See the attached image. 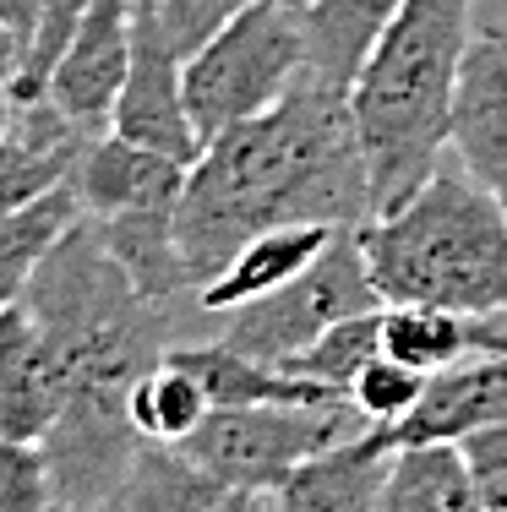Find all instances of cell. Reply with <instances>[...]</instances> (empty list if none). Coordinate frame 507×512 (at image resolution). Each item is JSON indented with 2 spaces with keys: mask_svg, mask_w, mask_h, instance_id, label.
Here are the masks:
<instances>
[{
  "mask_svg": "<svg viewBox=\"0 0 507 512\" xmlns=\"http://www.w3.org/2000/svg\"><path fill=\"white\" fill-rule=\"evenodd\" d=\"M22 306L39 316L66 365V409L44 436L55 502L110 512L142 453L131 393L175 344V306H159L131 284V273L104 251L88 218H77L55 240Z\"/></svg>",
  "mask_w": 507,
  "mask_h": 512,
  "instance_id": "cell-1",
  "label": "cell"
},
{
  "mask_svg": "<svg viewBox=\"0 0 507 512\" xmlns=\"http://www.w3.org/2000/svg\"><path fill=\"white\" fill-rule=\"evenodd\" d=\"M366 218H377V191L349 93L306 71L268 115L240 120L202 148L180 191L175 235L202 295L268 229H360Z\"/></svg>",
  "mask_w": 507,
  "mask_h": 512,
  "instance_id": "cell-2",
  "label": "cell"
},
{
  "mask_svg": "<svg viewBox=\"0 0 507 512\" xmlns=\"http://www.w3.org/2000/svg\"><path fill=\"white\" fill-rule=\"evenodd\" d=\"M475 39V0H398L388 33L366 55L349 109L366 142L377 213L409 202L448 164L453 93Z\"/></svg>",
  "mask_w": 507,
  "mask_h": 512,
  "instance_id": "cell-3",
  "label": "cell"
},
{
  "mask_svg": "<svg viewBox=\"0 0 507 512\" xmlns=\"http://www.w3.org/2000/svg\"><path fill=\"white\" fill-rule=\"evenodd\" d=\"M382 306L507 316V207L442 164L409 202L355 229Z\"/></svg>",
  "mask_w": 507,
  "mask_h": 512,
  "instance_id": "cell-4",
  "label": "cell"
},
{
  "mask_svg": "<svg viewBox=\"0 0 507 512\" xmlns=\"http://www.w3.org/2000/svg\"><path fill=\"white\" fill-rule=\"evenodd\" d=\"M306 77V17L295 0H246L186 60V104L202 142L268 115Z\"/></svg>",
  "mask_w": 507,
  "mask_h": 512,
  "instance_id": "cell-5",
  "label": "cell"
},
{
  "mask_svg": "<svg viewBox=\"0 0 507 512\" xmlns=\"http://www.w3.org/2000/svg\"><path fill=\"white\" fill-rule=\"evenodd\" d=\"M366 431L355 404H235L213 409L186 453L240 491L273 496L306 458L328 453L333 442Z\"/></svg>",
  "mask_w": 507,
  "mask_h": 512,
  "instance_id": "cell-6",
  "label": "cell"
},
{
  "mask_svg": "<svg viewBox=\"0 0 507 512\" xmlns=\"http://www.w3.org/2000/svg\"><path fill=\"white\" fill-rule=\"evenodd\" d=\"M377 306H382V295H377V284H371V273H366L360 240H355V229H344L295 284L273 289L268 300H257V306L229 311L219 338L235 344V349H246V355H257V360L284 365V360H295L300 349L317 344L328 327L349 322V316H366Z\"/></svg>",
  "mask_w": 507,
  "mask_h": 512,
  "instance_id": "cell-7",
  "label": "cell"
},
{
  "mask_svg": "<svg viewBox=\"0 0 507 512\" xmlns=\"http://www.w3.org/2000/svg\"><path fill=\"white\" fill-rule=\"evenodd\" d=\"M115 137L142 142L153 153H169L180 164L202 158V131L186 104V55H180L175 33H169L159 0H137V22H131V71L126 88L115 99Z\"/></svg>",
  "mask_w": 507,
  "mask_h": 512,
  "instance_id": "cell-8",
  "label": "cell"
},
{
  "mask_svg": "<svg viewBox=\"0 0 507 512\" xmlns=\"http://www.w3.org/2000/svg\"><path fill=\"white\" fill-rule=\"evenodd\" d=\"M131 22H137V0H93L44 88V99L88 137H104L115 120V99L131 71Z\"/></svg>",
  "mask_w": 507,
  "mask_h": 512,
  "instance_id": "cell-9",
  "label": "cell"
},
{
  "mask_svg": "<svg viewBox=\"0 0 507 512\" xmlns=\"http://www.w3.org/2000/svg\"><path fill=\"white\" fill-rule=\"evenodd\" d=\"M448 153L475 186L507 207V50L480 33L464 55L448 120Z\"/></svg>",
  "mask_w": 507,
  "mask_h": 512,
  "instance_id": "cell-10",
  "label": "cell"
},
{
  "mask_svg": "<svg viewBox=\"0 0 507 512\" xmlns=\"http://www.w3.org/2000/svg\"><path fill=\"white\" fill-rule=\"evenodd\" d=\"M60 409H66V365L39 316L17 300L11 311H0V436L44 447Z\"/></svg>",
  "mask_w": 507,
  "mask_h": 512,
  "instance_id": "cell-11",
  "label": "cell"
},
{
  "mask_svg": "<svg viewBox=\"0 0 507 512\" xmlns=\"http://www.w3.org/2000/svg\"><path fill=\"white\" fill-rule=\"evenodd\" d=\"M393 458H398L393 431L366 425V431L333 442L328 453L300 463L273 491V512H377Z\"/></svg>",
  "mask_w": 507,
  "mask_h": 512,
  "instance_id": "cell-12",
  "label": "cell"
},
{
  "mask_svg": "<svg viewBox=\"0 0 507 512\" xmlns=\"http://www.w3.org/2000/svg\"><path fill=\"white\" fill-rule=\"evenodd\" d=\"M507 420V355H469L437 371L409 409V420L393 425L398 447H431V442H469L475 431Z\"/></svg>",
  "mask_w": 507,
  "mask_h": 512,
  "instance_id": "cell-13",
  "label": "cell"
},
{
  "mask_svg": "<svg viewBox=\"0 0 507 512\" xmlns=\"http://www.w3.org/2000/svg\"><path fill=\"white\" fill-rule=\"evenodd\" d=\"M186 175L191 164H180V158L104 131V137L88 142V153L77 164L82 218H115V213H137V207H180Z\"/></svg>",
  "mask_w": 507,
  "mask_h": 512,
  "instance_id": "cell-14",
  "label": "cell"
},
{
  "mask_svg": "<svg viewBox=\"0 0 507 512\" xmlns=\"http://www.w3.org/2000/svg\"><path fill=\"white\" fill-rule=\"evenodd\" d=\"M17 137L0 142V218L44 202L50 191L77 180V164L88 153V131H77L50 99H22Z\"/></svg>",
  "mask_w": 507,
  "mask_h": 512,
  "instance_id": "cell-15",
  "label": "cell"
},
{
  "mask_svg": "<svg viewBox=\"0 0 507 512\" xmlns=\"http://www.w3.org/2000/svg\"><path fill=\"white\" fill-rule=\"evenodd\" d=\"M268 507H273V496L240 491V485L219 480L186 447L142 442V453L131 463L110 512H268Z\"/></svg>",
  "mask_w": 507,
  "mask_h": 512,
  "instance_id": "cell-16",
  "label": "cell"
},
{
  "mask_svg": "<svg viewBox=\"0 0 507 512\" xmlns=\"http://www.w3.org/2000/svg\"><path fill=\"white\" fill-rule=\"evenodd\" d=\"M338 235H344V229H328V224H289V229H268V235L246 240V246L235 251V262L197 295V311L202 316H229L240 306H257L273 289L295 284Z\"/></svg>",
  "mask_w": 507,
  "mask_h": 512,
  "instance_id": "cell-17",
  "label": "cell"
},
{
  "mask_svg": "<svg viewBox=\"0 0 507 512\" xmlns=\"http://www.w3.org/2000/svg\"><path fill=\"white\" fill-rule=\"evenodd\" d=\"M169 355L186 365L202 387H208L213 409H235V404H344V393L306 376L284 371L273 360H257L246 349L224 344V338H197V344H169Z\"/></svg>",
  "mask_w": 507,
  "mask_h": 512,
  "instance_id": "cell-18",
  "label": "cell"
},
{
  "mask_svg": "<svg viewBox=\"0 0 507 512\" xmlns=\"http://www.w3.org/2000/svg\"><path fill=\"white\" fill-rule=\"evenodd\" d=\"M382 355L437 376L469 355H507V316H464L437 306H382Z\"/></svg>",
  "mask_w": 507,
  "mask_h": 512,
  "instance_id": "cell-19",
  "label": "cell"
},
{
  "mask_svg": "<svg viewBox=\"0 0 507 512\" xmlns=\"http://www.w3.org/2000/svg\"><path fill=\"white\" fill-rule=\"evenodd\" d=\"M398 0H300L306 17V71L333 88H355L366 55L388 33Z\"/></svg>",
  "mask_w": 507,
  "mask_h": 512,
  "instance_id": "cell-20",
  "label": "cell"
},
{
  "mask_svg": "<svg viewBox=\"0 0 507 512\" xmlns=\"http://www.w3.org/2000/svg\"><path fill=\"white\" fill-rule=\"evenodd\" d=\"M377 512H486L469 480V463L453 442L398 447Z\"/></svg>",
  "mask_w": 507,
  "mask_h": 512,
  "instance_id": "cell-21",
  "label": "cell"
},
{
  "mask_svg": "<svg viewBox=\"0 0 507 512\" xmlns=\"http://www.w3.org/2000/svg\"><path fill=\"white\" fill-rule=\"evenodd\" d=\"M77 218H82L77 180H71V186H60V191H50L44 202L22 207V213L0 218V311H11L22 295H28L39 262L55 251V240L66 235Z\"/></svg>",
  "mask_w": 507,
  "mask_h": 512,
  "instance_id": "cell-22",
  "label": "cell"
},
{
  "mask_svg": "<svg viewBox=\"0 0 507 512\" xmlns=\"http://www.w3.org/2000/svg\"><path fill=\"white\" fill-rule=\"evenodd\" d=\"M208 414H213L208 387L169 355V349H164V360L137 382V393H131V425H137L142 442H159V447H186L191 436L202 431Z\"/></svg>",
  "mask_w": 507,
  "mask_h": 512,
  "instance_id": "cell-23",
  "label": "cell"
},
{
  "mask_svg": "<svg viewBox=\"0 0 507 512\" xmlns=\"http://www.w3.org/2000/svg\"><path fill=\"white\" fill-rule=\"evenodd\" d=\"M377 355H382V306L366 311V316H349V322H338V327H328V333H322L311 349H300L295 360H284V371L306 376V382H322V387H333V393L349 398L355 376L366 371Z\"/></svg>",
  "mask_w": 507,
  "mask_h": 512,
  "instance_id": "cell-24",
  "label": "cell"
},
{
  "mask_svg": "<svg viewBox=\"0 0 507 512\" xmlns=\"http://www.w3.org/2000/svg\"><path fill=\"white\" fill-rule=\"evenodd\" d=\"M431 376L415 371V365L393 360V355H377L366 365V371L355 376V387H349V404L366 425H382V431H393L398 420H409V409L420 404V393H426Z\"/></svg>",
  "mask_w": 507,
  "mask_h": 512,
  "instance_id": "cell-25",
  "label": "cell"
},
{
  "mask_svg": "<svg viewBox=\"0 0 507 512\" xmlns=\"http://www.w3.org/2000/svg\"><path fill=\"white\" fill-rule=\"evenodd\" d=\"M0 512H55V469L39 442L0 436Z\"/></svg>",
  "mask_w": 507,
  "mask_h": 512,
  "instance_id": "cell-26",
  "label": "cell"
},
{
  "mask_svg": "<svg viewBox=\"0 0 507 512\" xmlns=\"http://www.w3.org/2000/svg\"><path fill=\"white\" fill-rule=\"evenodd\" d=\"M88 6L93 0H44L39 6V33H33V50H28V71H22V82H17L22 99H44L60 55H66V44L77 39L82 17H88Z\"/></svg>",
  "mask_w": 507,
  "mask_h": 512,
  "instance_id": "cell-27",
  "label": "cell"
},
{
  "mask_svg": "<svg viewBox=\"0 0 507 512\" xmlns=\"http://www.w3.org/2000/svg\"><path fill=\"white\" fill-rule=\"evenodd\" d=\"M458 453L469 463V480L480 491L486 512H507V420L491 431H475L469 442H458Z\"/></svg>",
  "mask_w": 507,
  "mask_h": 512,
  "instance_id": "cell-28",
  "label": "cell"
},
{
  "mask_svg": "<svg viewBox=\"0 0 507 512\" xmlns=\"http://www.w3.org/2000/svg\"><path fill=\"white\" fill-rule=\"evenodd\" d=\"M240 6H246V0H159V11H164V22H169V33H175V44L186 60L197 55Z\"/></svg>",
  "mask_w": 507,
  "mask_h": 512,
  "instance_id": "cell-29",
  "label": "cell"
},
{
  "mask_svg": "<svg viewBox=\"0 0 507 512\" xmlns=\"http://www.w3.org/2000/svg\"><path fill=\"white\" fill-rule=\"evenodd\" d=\"M39 6H44V0H0V17L11 22V33H17L22 55L33 50V33H39ZM22 71H28V66H22Z\"/></svg>",
  "mask_w": 507,
  "mask_h": 512,
  "instance_id": "cell-30",
  "label": "cell"
},
{
  "mask_svg": "<svg viewBox=\"0 0 507 512\" xmlns=\"http://www.w3.org/2000/svg\"><path fill=\"white\" fill-rule=\"evenodd\" d=\"M22 66H28V55H22L17 33H11V22L0 17V82H22Z\"/></svg>",
  "mask_w": 507,
  "mask_h": 512,
  "instance_id": "cell-31",
  "label": "cell"
},
{
  "mask_svg": "<svg viewBox=\"0 0 507 512\" xmlns=\"http://www.w3.org/2000/svg\"><path fill=\"white\" fill-rule=\"evenodd\" d=\"M22 93H17V82H0V142L6 137H17V126H22Z\"/></svg>",
  "mask_w": 507,
  "mask_h": 512,
  "instance_id": "cell-32",
  "label": "cell"
},
{
  "mask_svg": "<svg viewBox=\"0 0 507 512\" xmlns=\"http://www.w3.org/2000/svg\"><path fill=\"white\" fill-rule=\"evenodd\" d=\"M480 33H486V39H497L502 50H507V17H491V22H480Z\"/></svg>",
  "mask_w": 507,
  "mask_h": 512,
  "instance_id": "cell-33",
  "label": "cell"
},
{
  "mask_svg": "<svg viewBox=\"0 0 507 512\" xmlns=\"http://www.w3.org/2000/svg\"><path fill=\"white\" fill-rule=\"evenodd\" d=\"M55 512H104V507H66V502H55Z\"/></svg>",
  "mask_w": 507,
  "mask_h": 512,
  "instance_id": "cell-34",
  "label": "cell"
},
{
  "mask_svg": "<svg viewBox=\"0 0 507 512\" xmlns=\"http://www.w3.org/2000/svg\"><path fill=\"white\" fill-rule=\"evenodd\" d=\"M295 6H300V0H295Z\"/></svg>",
  "mask_w": 507,
  "mask_h": 512,
  "instance_id": "cell-35",
  "label": "cell"
},
{
  "mask_svg": "<svg viewBox=\"0 0 507 512\" xmlns=\"http://www.w3.org/2000/svg\"><path fill=\"white\" fill-rule=\"evenodd\" d=\"M268 512H273V507H268Z\"/></svg>",
  "mask_w": 507,
  "mask_h": 512,
  "instance_id": "cell-36",
  "label": "cell"
}]
</instances>
